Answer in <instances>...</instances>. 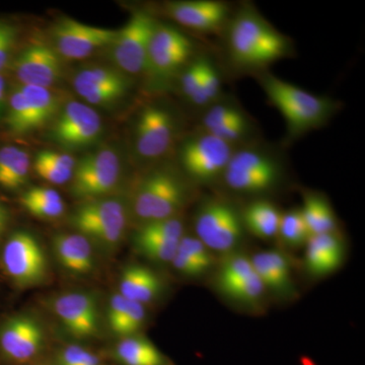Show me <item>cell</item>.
<instances>
[{"label": "cell", "mask_w": 365, "mask_h": 365, "mask_svg": "<svg viewBox=\"0 0 365 365\" xmlns=\"http://www.w3.org/2000/svg\"><path fill=\"white\" fill-rule=\"evenodd\" d=\"M179 122L175 113L160 104L141 108L134 126V148L144 160H160L167 155L176 143Z\"/></svg>", "instance_id": "14"}, {"label": "cell", "mask_w": 365, "mask_h": 365, "mask_svg": "<svg viewBox=\"0 0 365 365\" xmlns=\"http://www.w3.org/2000/svg\"><path fill=\"white\" fill-rule=\"evenodd\" d=\"M215 281L223 297L241 306L258 307L267 292L253 266L216 274Z\"/></svg>", "instance_id": "24"}, {"label": "cell", "mask_w": 365, "mask_h": 365, "mask_svg": "<svg viewBox=\"0 0 365 365\" xmlns=\"http://www.w3.org/2000/svg\"><path fill=\"white\" fill-rule=\"evenodd\" d=\"M121 177V162L116 151L104 148L76 163L71 178L72 195L86 201L104 198L116 188Z\"/></svg>", "instance_id": "15"}, {"label": "cell", "mask_w": 365, "mask_h": 365, "mask_svg": "<svg viewBox=\"0 0 365 365\" xmlns=\"http://www.w3.org/2000/svg\"><path fill=\"white\" fill-rule=\"evenodd\" d=\"M48 362L50 365H112L105 351L71 341L55 345Z\"/></svg>", "instance_id": "30"}, {"label": "cell", "mask_w": 365, "mask_h": 365, "mask_svg": "<svg viewBox=\"0 0 365 365\" xmlns=\"http://www.w3.org/2000/svg\"><path fill=\"white\" fill-rule=\"evenodd\" d=\"M193 186L180 170L160 165L139 181L132 209L141 223L179 217L193 198Z\"/></svg>", "instance_id": "4"}, {"label": "cell", "mask_w": 365, "mask_h": 365, "mask_svg": "<svg viewBox=\"0 0 365 365\" xmlns=\"http://www.w3.org/2000/svg\"><path fill=\"white\" fill-rule=\"evenodd\" d=\"M71 227L97 249L115 251L123 241L128 227V211L119 199L85 201L71 216Z\"/></svg>", "instance_id": "9"}, {"label": "cell", "mask_w": 365, "mask_h": 365, "mask_svg": "<svg viewBox=\"0 0 365 365\" xmlns=\"http://www.w3.org/2000/svg\"><path fill=\"white\" fill-rule=\"evenodd\" d=\"M20 88L32 109L37 128L58 114V101L49 88L32 86H21Z\"/></svg>", "instance_id": "33"}, {"label": "cell", "mask_w": 365, "mask_h": 365, "mask_svg": "<svg viewBox=\"0 0 365 365\" xmlns=\"http://www.w3.org/2000/svg\"><path fill=\"white\" fill-rule=\"evenodd\" d=\"M255 79L268 102L284 119L287 132L281 144L285 148L307 134L327 126L344 107L337 98L304 90L271 71L264 72Z\"/></svg>", "instance_id": "3"}, {"label": "cell", "mask_w": 365, "mask_h": 365, "mask_svg": "<svg viewBox=\"0 0 365 365\" xmlns=\"http://www.w3.org/2000/svg\"><path fill=\"white\" fill-rule=\"evenodd\" d=\"M103 132L100 115L83 103H67L55 117L51 136L55 143L68 148H86Z\"/></svg>", "instance_id": "17"}, {"label": "cell", "mask_w": 365, "mask_h": 365, "mask_svg": "<svg viewBox=\"0 0 365 365\" xmlns=\"http://www.w3.org/2000/svg\"><path fill=\"white\" fill-rule=\"evenodd\" d=\"M162 276L143 264L125 266L120 274L118 290L126 299L148 306L160 299L165 290Z\"/></svg>", "instance_id": "21"}, {"label": "cell", "mask_w": 365, "mask_h": 365, "mask_svg": "<svg viewBox=\"0 0 365 365\" xmlns=\"http://www.w3.org/2000/svg\"><path fill=\"white\" fill-rule=\"evenodd\" d=\"M105 353L112 365H176L143 334L119 338Z\"/></svg>", "instance_id": "22"}, {"label": "cell", "mask_w": 365, "mask_h": 365, "mask_svg": "<svg viewBox=\"0 0 365 365\" xmlns=\"http://www.w3.org/2000/svg\"><path fill=\"white\" fill-rule=\"evenodd\" d=\"M76 160L67 153L43 150L36 155L34 170L45 181L63 185L71 181Z\"/></svg>", "instance_id": "31"}, {"label": "cell", "mask_w": 365, "mask_h": 365, "mask_svg": "<svg viewBox=\"0 0 365 365\" xmlns=\"http://www.w3.org/2000/svg\"><path fill=\"white\" fill-rule=\"evenodd\" d=\"M195 237L213 253H234L245 237L241 208L223 195L204 197L193 218Z\"/></svg>", "instance_id": "7"}, {"label": "cell", "mask_w": 365, "mask_h": 365, "mask_svg": "<svg viewBox=\"0 0 365 365\" xmlns=\"http://www.w3.org/2000/svg\"><path fill=\"white\" fill-rule=\"evenodd\" d=\"M235 6L222 0H181L168 2L163 11L178 25L201 35L220 36Z\"/></svg>", "instance_id": "16"}, {"label": "cell", "mask_w": 365, "mask_h": 365, "mask_svg": "<svg viewBox=\"0 0 365 365\" xmlns=\"http://www.w3.org/2000/svg\"><path fill=\"white\" fill-rule=\"evenodd\" d=\"M6 81L0 73V118L4 114V108H6Z\"/></svg>", "instance_id": "42"}, {"label": "cell", "mask_w": 365, "mask_h": 365, "mask_svg": "<svg viewBox=\"0 0 365 365\" xmlns=\"http://www.w3.org/2000/svg\"><path fill=\"white\" fill-rule=\"evenodd\" d=\"M1 265L19 289L43 287L51 279L47 251L40 240L28 230L9 235L1 251Z\"/></svg>", "instance_id": "10"}, {"label": "cell", "mask_w": 365, "mask_h": 365, "mask_svg": "<svg viewBox=\"0 0 365 365\" xmlns=\"http://www.w3.org/2000/svg\"><path fill=\"white\" fill-rule=\"evenodd\" d=\"M72 85H73L76 93L83 100L93 106H110L127 95L123 91L110 90V88L91 85V83H86L76 76H74Z\"/></svg>", "instance_id": "37"}, {"label": "cell", "mask_w": 365, "mask_h": 365, "mask_svg": "<svg viewBox=\"0 0 365 365\" xmlns=\"http://www.w3.org/2000/svg\"><path fill=\"white\" fill-rule=\"evenodd\" d=\"M6 123L16 134H25L38 129L32 109L21 88L14 91L9 98Z\"/></svg>", "instance_id": "36"}, {"label": "cell", "mask_w": 365, "mask_h": 365, "mask_svg": "<svg viewBox=\"0 0 365 365\" xmlns=\"http://www.w3.org/2000/svg\"><path fill=\"white\" fill-rule=\"evenodd\" d=\"M198 128L235 148L262 138L256 120L237 98L227 93L201 113Z\"/></svg>", "instance_id": "13"}, {"label": "cell", "mask_w": 365, "mask_h": 365, "mask_svg": "<svg viewBox=\"0 0 365 365\" xmlns=\"http://www.w3.org/2000/svg\"><path fill=\"white\" fill-rule=\"evenodd\" d=\"M157 19L148 11H133L123 28L117 30L111 46L112 58L118 68L130 76H146L148 51Z\"/></svg>", "instance_id": "12"}, {"label": "cell", "mask_w": 365, "mask_h": 365, "mask_svg": "<svg viewBox=\"0 0 365 365\" xmlns=\"http://www.w3.org/2000/svg\"><path fill=\"white\" fill-rule=\"evenodd\" d=\"M235 148L197 128L178 146L180 172L193 185H220Z\"/></svg>", "instance_id": "8"}, {"label": "cell", "mask_w": 365, "mask_h": 365, "mask_svg": "<svg viewBox=\"0 0 365 365\" xmlns=\"http://www.w3.org/2000/svg\"><path fill=\"white\" fill-rule=\"evenodd\" d=\"M148 323L146 307L126 299L119 292L110 297L105 307L106 330L109 331L116 339L127 336L143 334Z\"/></svg>", "instance_id": "23"}, {"label": "cell", "mask_w": 365, "mask_h": 365, "mask_svg": "<svg viewBox=\"0 0 365 365\" xmlns=\"http://www.w3.org/2000/svg\"><path fill=\"white\" fill-rule=\"evenodd\" d=\"M26 365H50L49 362H39V364H26Z\"/></svg>", "instance_id": "44"}, {"label": "cell", "mask_w": 365, "mask_h": 365, "mask_svg": "<svg viewBox=\"0 0 365 365\" xmlns=\"http://www.w3.org/2000/svg\"><path fill=\"white\" fill-rule=\"evenodd\" d=\"M30 170L31 158L25 150L16 146L0 148V187L21 189L28 182Z\"/></svg>", "instance_id": "29"}, {"label": "cell", "mask_w": 365, "mask_h": 365, "mask_svg": "<svg viewBox=\"0 0 365 365\" xmlns=\"http://www.w3.org/2000/svg\"><path fill=\"white\" fill-rule=\"evenodd\" d=\"M181 240L144 235L137 230L133 235L136 251L148 260L160 264H170Z\"/></svg>", "instance_id": "32"}, {"label": "cell", "mask_w": 365, "mask_h": 365, "mask_svg": "<svg viewBox=\"0 0 365 365\" xmlns=\"http://www.w3.org/2000/svg\"><path fill=\"white\" fill-rule=\"evenodd\" d=\"M242 223L247 232L261 240L278 237L281 220L280 209L270 199H255L241 208Z\"/></svg>", "instance_id": "27"}, {"label": "cell", "mask_w": 365, "mask_h": 365, "mask_svg": "<svg viewBox=\"0 0 365 365\" xmlns=\"http://www.w3.org/2000/svg\"><path fill=\"white\" fill-rule=\"evenodd\" d=\"M76 78L100 88L123 91L126 93H128L131 86V81L127 78V74L120 69L117 71L107 66H91L83 68L76 74Z\"/></svg>", "instance_id": "34"}, {"label": "cell", "mask_w": 365, "mask_h": 365, "mask_svg": "<svg viewBox=\"0 0 365 365\" xmlns=\"http://www.w3.org/2000/svg\"><path fill=\"white\" fill-rule=\"evenodd\" d=\"M14 69L21 85L49 88L61 78L62 63L54 48L34 43L21 52Z\"/></svg>", "instance_id": "19"}, {"label": "cell", "mask_w": 365, "mask_h": 365, "mask_svg": "<svg viewBox=\"0 0 365 365\" xmlns=\"http://www.w3.org/2000/svg\"><path fill=\"white\" fill-rule=\"evenodd\" d=\"M7 220H9V215H7L6 209L0 204V239L6 232Z\"/></svg>", "instance_id": "43"}, {"label": "cell", "mask_w": 365, "mask_h": 365, "mask_svg": "<svg viewBox=\"0 0 365 365\" xmlns=\"http://www.w3.org/2000/svg\"><path fill=\"white\" fill-rule=\"evenodd\" d=\"M31 215L42 220H55L59 218L66 211L63 201L55 203H33L23 205Z\"/></svg>", "instance_id": "41"}, {"label": "cell", "mask_w": 365, "mask_h": 365, "mask_svg": "<svg viewBox=\"0 0 365 365\" xmlns=\"http://www.w3.org/2000/svg\"><path fill=\"white\" fill-rule=\"evenodd\" d=\"M287 148L263 138L235 148L220 180L225 191L250 200L269 199L289 179Z\"/></svg>", "instance_id": "2"}, {"label": "cell", "mask_w": 365, "mask_h": 365, "mask_svg": "<svg viewBox=\"0 0 365 365\" xmlns=\"http://www.w3.org/2000/svg\"><path fill=\"white\" fill-rule=\"evenodd\" d=\"M220 38L217 61L232 78H257L297 53L292 38L277 30L249 1L235 6Z\"/></svg>", "instance_id": "1"}, {"label": "cell", "mask_w": 365, "mask_h": 365, "mask_svg": "<svg viewBox=\"0 0 365 365\" xmlns=\"http://www.w3.org/2000/svg\"><path fill=\"white\" fill-rule=\"evenodd\" d=\"M300 209L309 235L338 232L339 223L330 201L321 192L304 191Z\"/></svg>", "instance_id": "28"}, {"label": "cell", "mask_w": 365, "mask_h": 365, "mask_svg": "<svg viewBox=\"0 0 365 365\" xmlns=\"http://www.w3.org/2000/svg\"><path fill=\"white\" fill-rule=\"evenodd\" d=\"M178 250L209 272L216 264L215 255L195 235H185L179 242Z\"/></svg>", "instance_id": "38"}, {"label": "cell", "mask_w": 365, "mask_h": 365, "mask_svg": "<svg viewBox=\"0 0 365 365\" xmlns=\"http://www.w3.org/2000/svg\"><path fill=\"white\" fill-rule=\"evenodd\" d=\"M117 30L79 23L72 19L60 20L52 31L56 52L67 59H83L110 46Z\"/></svg>", "instance_id": "18"}, {"label": "cell", "mask_w": 365, "mask_h": 365, "mask_svg": "<svg viewBox=\"0 0 365 365\" xmlns=\"http://www.w3.org/2000/svg\"><path fill=\"white\" fill-rule=\"evenodd\" d=\"M309 237L311 235L299 208H292L282 212L277 237L285 246L292 249L306 246Z\"/></svg>", "instance_id": "35"}, {"label": "cell", "mask_w": 365, "mask_h": 365, "mask_svg": "<svg viewBox=\"0 0 365 365\" xmlns=\"http://www.w3.org/2000/svg\"><path fill=\"white\" fill-rule=\"evenodd\" d=\"M202 51L195 41L181 30L158 21L148 51V76L163 83L177 78Z\"/></svg>", "instance_id": "11"}, {"label": "cell", "mask_w": 365, "mask_h": 365, "mask_svg": "<svg viewBox=\"0 0 365 365\" xmlns=\"http://www.w3.org/2000/svg\"><path fill=\"white\" fill-rule=\"evenodd\" d=\"M90 240L78 232H61L52 239L55 260L72 277L88 278L98 267L97 252Z\"/></svg>", "instance_id": "20"}, {"label": "cell", "mask_w": 365, "mask_h": 365, "mask_svg": "<svg viewBox=\"0 0 365 365\" xmlns=\"http://www.w3.org/2000/svg\"><path fill=\"white\" fill-rule=\"evenodd\" d=\"M63 201L56 190L49 187H33L21 197V205L33 203H55Z\"/></svg>", "instance_id": "39"}, {"label": "cell", "mask_w": 365, "mask_h": 365, "mask_svg": "<svg viewBox=\"0 0 365 365\" xmlns=\"http://www.w3.org/2000/svg\"><path fill=\"white\" fill-rule=\"evenodd\" d=\"M306 248V267L317 277L335 272L344 261V240L339 232L312 235Z\"/></svg>", "instance_id": "25"}, {"label": "cell", "mask_w": 365, "mask_h": 365, "mask_svg": "<svg viewBox=\"0 0 365 365\" xmlns=\"http://www.w3.org/2000/svg\"><path fill=\"white\" fill-rule=\"evenodd\" d=\"M251 262L266 289L281 297L294 292L292 266L284 254L273 250L260 252L251 257Z\"/></svg>", "instance_id": "26"}, {"label": "cell", "mask_w": 365, "mask_h": 365, "mask_svg": "<svg viewBox=\"0 0 365 365\" xmlns=\"http://www.w3.org/2000/svg\"><path fill=\"white\" fill-rule=\"evenodd\" d=\"M66 341L91 345L105 335V307L97 292L69 289L52 294L46 302Z\"/></svg>", "instance_id": "5"}, {"label": "cell", "mask_w": 365, "mask_h": 365, "mask_svg": "<svg viewBox=\"0 0 365 365\" xmlns=\"http://www.w3.org/2000/svg\"><path fill=\"white\" fill-rule=\"evenodd\" d=\"M16 42L14 26L0 21V71L9 63Z\"/></svg>", "instance_id": "40"}, {"label": "cell", "mask_w": 365, "mask_h": 365, "mask_svg": "<svg viewBox=\"0 0 365 365\" xmlns=\"http://www.w3.org/2000/svg\"><path fill=\"white\" fill-rule=\"evenodd\" d=\"M54 346L48 327L34 312L11 314L0 324V361L4 365L48 361Z\"/></svg>", "instance_id": "6"}]
</instances>
